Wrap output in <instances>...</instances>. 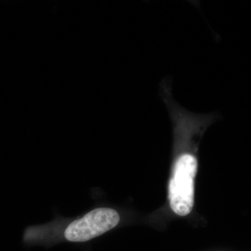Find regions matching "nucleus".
Listing matches in <instances>:
<instances>
[{
	"label": "nucleus",
	"instance_id": "obj_1",
	"mask_svg": "<svg viewBox=\"0 0 251 251\" xmlns=\"http://www.w3.org/2000/svg\"><path fill=\"white\" fill-rule=\"evenodd\" d=\"M120 213L109 207H98L75 218L57 216L47 224L29 226L23 239L29 244L52 245L61 242L84 243L117 227Z\"/></svg>",
	"mask_w": 251,
	"mask_h": 251
},
{
	"label": "nucleus",
	"instance_id": "obj_2",
	"mask_svg": "<svg viewBox=\"0 0 251 251\" xmlns=\"http://www.w3.org/2000/svg\"><path fill=\"white\" fill-rule=\"evenodd\" d=\"M197 171L198 160L193 153H181L176 158L169 183V201L172 210L177 215L187 216L192 211Z\"/></svg>",
	"mask_w": 251,
	"mask_h": 251
}]
</instances>
